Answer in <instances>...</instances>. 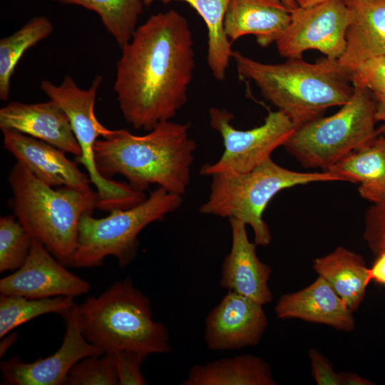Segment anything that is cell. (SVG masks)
<instances>
[{"label":"cell","instance_id":"cell-7","mask_svg":"<svg viewBox=\"0 0 385 385\" xmlns=\"http://www.w3.org/2000/svg\"><path fill=\"white\" fill-rule=\"evenodd\" d=\"M182 196L158 187L142 202L127 209L112 210L105 217L84 213L79 222L71 267H100L106 257L113 256L120 267H125L136 257L140 232L178 210L183 203Z\"/></svg>","mask_w":385,"mask_h":385},{"label":"cell","instance_id":"cell-31","mask_svg":"<svg viewBox=\"0 0 385 385\" xmlns=\"http://www.w3.org/2000/svg\"><path fill=\"white\" fill-rule=\"evenodd\" d=\"M364 239L376 257L385 252V200L366 211Z\"/></svg>","mask_w":385,"mask_h":385},{"label":"cell","instance_id":"cell-29","mask_svg":"<svg viewBox=\"0 0 385 385\" xmlns=\"http://www.w3.org/2000/svg\"><path fill=\"white\" fill-rule=\"evenodd\" d=\"M64 385H118L114 354L106 352L77 362L68 372Z\"/></svg>","mask_w":385,"mask_h":385},{"label":"cell","instance_id":"cell-18","mask_svg":"<svg viewBox=\"0 0 385 385\" xmlns=\"http://www.w3.org/2000/svg\"><path fill=\"white\" fill-rule=\"evenodd\" d=\"M274 312L281 319H299L344 332H351L355 327L353 312L320 276L308 287L282 295Z\"/></svg>","mask_w":385,"mask_h":385},{"label":"cell","instance_id":"cell-12","mask_svg":"<svg viewBox=\"0 0 385 385\" xmlns=\"http://www.w3.org/2000/svg\"><path fill=\"white\" fill-rule=\"evenodd\" d=\"M66 332L61 346L53 354L28 363L19 356L1 363L4 384L62 385L71 368L81 359L104 354L101 347L89 342L79 325L77 304L64 316Z\"/></svg>","mask_w":385,"mask_h":385},{"label":"cell","instance_id":"cell-37","mask_svg":"<svg viewBox=\"0 0 385 385\" xmlns=\"http://www.w3.org/2000/svg\"><path fill=\"white\" fill-rule=\"evenodd\" d=\"M17 337V334L16 332L9 333L8 336H4L3 341L0 343V356L2 357L6 352V351L10 348V346L14 343Z\"/></svg>","mask_w":385,"mask_h":385},{"label":"cell","instance_id":"cell-4","mask_svg":"<svg viewBox=\"0 0 385 385\" xmlns=\"http://www.w3.org/2000/svg\"><path fill=\"white\" fill-rule=\"evenodd\" d=\"M8 181L15 217L55 258L71 267L81 217L97 208L96 191L71 187L55 189L18 161Z\"/></svg>","mask_w":385,"mask_h":385},{"label":"cell","instance_id":"cell-35","mask_svg":"<svg viewBox=\"0 0 385 385\" xmlns=\"http://www.w3.org/2000/svg\"><path fill=\"white\" fill-rule=\"evenodd\" d=\"M369 270L371 281L385 285V252L377 256V259Z\"/></svg>","mask_w":385,"mask_h":385},{"label":"cell","instance_id":"cell-24","mask_svg":"<svg viewBox=\"0 0 385 385\" xmlns=\"http://www.w3.org/2000/svg\"><path fill=\"white\" fill-rule=\"evenodd\" d=\"M156 0H143L150 4ZM183 1L192 7L203 19L207 29V62L212 76L225 79L232 59V43L224 30V19L230 0H160Z\"/></svg>","mask_w":385,"mask_h":385},{"label":"cell","instance_id":"cell-15","mask_svg":"<svg viewBox=\"0 0 385 385\" xmlns=\"http://www.w3.org/2000/svg\"><path fill=\"white\" fill-rule=\"evenodd\" d=\"M4 148L37 178L53 188L89 190L91 180L66 153L14 130H3Z\"/></svg>","mask_w":385,"mask_h":385},{"label":"cell","instance_id":"cell-32","mask_svg":"<svg viewBox=\"0 0 385 385\" xmlns=\"http://www.w3.org/2000/svg\"><path fill=\"white\" fill-rule=\"evenodd\" d=\"M114 354L118 385H145L147 381L140 368L148 356L132 351H119Z\"/></svg>","mask_w":385,"mask_h":385},{"label":"cell","instance_id":"cell-27","mask_svg":"<svg viewBox=\"0 0 385 385\" xmlns=\"http://www.w3.org/2000/svg\"><path fill=\"white\" fill-rule=\"evenodd\" d=\"M76 304L74 297L58 296L31 299L18 295L0 296V338L37 317L57 313L64 316Z\"/></svg>","mask_w":385,"mask_h":385},{"label":"cell","instance_id":"cell-25","mask_svg":"<svg viewBox=\"0 0 385 385\" xmlns=\"http://www.w3.org/2000/svg\"><path fill=\"white\" fill-rule=\"evenodd\" d=\"M53 31L51 21L44 16H35L21 29L0 40V98L7 101L11 79L26 51L46 38Z\"/></svg>","mask_w":385,"mask_h":385},{"label":"cell","instance_id":"cell-23","mask_svg":"<svg viewBox=\"0 0 385 385\" xmlns=\"http://www.w3.org/2000/svg\"><path fill=\"white\" fill-rule=\"evenodd\" d=\"M183 385H276L269 364L245 354L195 364Z\"/></svg>","mask_w":385,"mask_h":385},{"label":"cell","instance_id":"cell-20","mask_svg":"<svg viewBox=\"0 0 385 385\" xmlns=\"http://www.w3.org/2000/svg\"><path fill=\"white\" fill-rule=\"evenodd\" d=\"M350 21L338 60L346 71L385 55V0H346Z\"/></svg>","mask_w":385,"mask_h":385},{"label":"cell","instance_id":"cell-2","mask_svg":"<svg viewBox=\"0 0 385 385\" xmlns=\"http://www.w3.org/2000/svg\"><path fill=\"white\" fill-rule=\"evenodd\" d=\"M190 126L170 120L141 135L123 129L111 130L94 145L98 171L107 179L120 175L140 192L157 185L183 195L190 182L197 149L190 135Z\"/></svg>","mask_w":385,"mask_h":385},{"label":"cell","instance_id":"cell-11","mask_svg":"<svg viewBox=\"0 0 385 385\" xmlns=\"http://www.w3.org/2000/svg\"><path fill=\"white\" fill-rule=\"evenodd\" d=\"M349 21L346 0L297 6L291 10L290 22L274 43L277 51L284 58H299L304 52L316 50L339 60L345 50Z\"/></svg>","mask_w":385,"mask_h":385},{"label":"cell","instance_id":"cell-21","mask_svg":"<svg viewBox=\"0 0 385 385\" xmlns=\"http://www.w3.org/2000/svg\"><path fill=\"white\" fill-rule=\"evenodd\" d=\"M341 181L360 183L359 193L368 201L385 200V135H379L371 143L352 151L327 170Z\"/></svg>","mask_w":385,"mask_h":385},{"label":"cell","instance_id":"cell-5","mask_svg":"<svg viewBox=\"0 0 385 385\" xmlns=\"http://www.w3.org/2000/svg\"><path fill=\"white\" fill-rule=\"evenodd\" d=\"M86 339L105 352L132 351L146 356L171 351L166 327L153 318L150 300L130 277L77 304Z\"/></svg>","mask_w":385,"mask_h":385},{"label":"cell","instance_id":"cell-16","mask_svg":"<svg viewBox=\"0 0 385 385\" xmlns=\"http://www.w3.org/2000/svg\"><path fill=\"white\" fill-rule=\"evenodd\" d=\"M229 222L232 243L222 264L220 287L262 305L270 303L273 296L268 282L272 268L257 257V245L250 241L247 225L234 218Z\"/></svg>","mask_w":385,"mask_h":385},{"label":"cell","instance_id":"cell-10","mask_svg":"<svg viewBox=\"0 0 385 385\" xmlns=\"http://www.w3.org/2000/svg\"><path fill=\"white\" fill-rule=\"evenodd\" d=\"M234 118L225 108H210V125L222 138L224 150L217 161L201 167V175L249 172L270 158L276 148L283 146L297 128L278 110L270 111L261 125L249 130L235 128L232 123Z\"/></svg>","mask_w":385,"mask_h":385},{"label":"cell","instance_id":"cell-1","mask_svg":"<svg viewBox=\"0 0 385 385\" xmlns=\"http://www.w3.org/2000/svg\"><path fill=\"white\" fill-rule=\"evenodd\" d=\"M121 48L113 89L124 119L150 130L188 101L195 66L192 33L175 10L152 15Z\"/></svg>","mask_w":385,"mask_h":385},{"label":"cell","instance_id":"cell-13","mask_svg":"<svg viewBox=\"0 0 385 385\" xmlns=\"http://www.w3.org/2000/svg\"><path fill=\"white\" fill-rule=\"evenodd\" d=\"M31 237V248L24 263L0 279L1 294L42 299L75 297L89 292L88 281L71 272L36 237Z\"/></svg>","mask_w":385,"mask_h":385},{"label":"cell","instance_id":"cell-34","mask_svg":"<svg viewBox=\"0 0 385 385\" xmlns=\"http://www.w3.org/2000/svg\"><path fill=\"white\" fill-rule=\"evenodd\" d=\"M376 103V119L381 122L377 128L379 135H385V91L372 93Z\"/></svg>","mask_w":385,"mask_h":385},{"label":"cell","instance_id":"cell-17","mask_svg":"<svg viewBox=\"0 0 385 385\" xmlns=\"http://www.w3.org/2000/svg\"><path fill=\"white\" fill-rule=\"evenodd\" d=\"M0 128L43 140L76 158L81 155L67 115L52 100L38 103H9L0 109Z\"/></svg>","mask_w":385,"mask_h":385},{"label":"cell","instance_id":"cell-30","mask_svg":"<svg viewBox=\"0 0 385 385\" xmlns=\"http://www.w3.org/2000/svg\"><path fill=\"white\" fill-rule=\"evenodd\" d=\"M353 87L372 93L385 91V55L371 58L347 71Z\"/></svg>","mask_w":385,"mask_h":385},{"label":"cell","instance_id":"cell-36","mask_svg":"<svg viewBox=\"0 0 385 385\" xmlns=\"http://www.w3.org/2000/svg\"><path fill=\"white\" fill-rule=\"evenodd\" d=\"M342 385H370L372 383L354 373L339 372Z\"/></svg>","mask_w":385,"mask_h":385},{"label":"cell","instance_id":"cell-9","mask_svg":"<svg viewBox=\"0 0 385 385\" xmlns=\"http://www.w3.org/2000/svg\"><path fill=\"white\" fill-rule=\"evenodd\" d=\"M103 77L96 76L87 89L80 88L73 78L66 76L60 85L48 80L41 82V88L50 100L58 104L67 115L74 135L81 149V155L76 158L88 172L91 183L98 194L97 208L111 211L132 207L146 198L143 192L133 189L129 184L103 177L96 168L94 145L98 138L106 136L111 129L98 120L95 103Z\"/></svg>","mask_w":385,"mask_h":385},{"label":"cell","instance_id":"cell-6","mask_svg":"<svg viewBox=\"0 0 385 385\" xmlns=\"http://www.w3.org/2000/svg\"><path fill=\"white\" fill-rule=\"evenodd\" d=\"M207 200L199 211L204 215L234 218L250 225L255 243L267 246L272 239L268 225L262 218L270 201L281 190L314 182L341 181L328 171L297 172L283 168L271 158L252 170L218 173L210 176Z\"/></svg>","mask_w":385,"mask_h":385},{"label":"cell","instance_id":"cell-14","mask_svg":"<svg viewBox=\"0 0 385 385\" xmlns=\"http://www.w3.org/2000/svg\"><path fill=\"white\" fill-rule=\"evenodd\" d=\"M268 324L263 305L232 291L207 314L204 339L212 351L257 345Z\"/></svg>","mask_w":385,"mask_h":385},{"label":"cell","instance_id":"cell-3","mask_svg":"<svg viewBox=\"0 0 385 385\" xmlns=\"http://www.w3.org/2000/svg\"><path fill=\"white\" fill-rule=\"evenodd\" d=\"M232 59L239 78L253 82L296 127L321 117L329 108L343 106L354 92L349 74L338 60L324 57L309 63L299 58L267 63L237 51Z\"/></svg>","mask_w":385,"mask_h":385},{"label":"cell","instance_id":"cell-33","mask_svg":"<svg viewBox=\"0 0 385 385\" xmlns=\"http://www.w3.org/2000/svg\"><path fill=\"white\" fill-rule=\"evenodd\" d=\"M312 376L318 385H342L339 372L334 371L332 364L317 349L309 350Z\"/></svg>","mask_w":385,"mask_h":385},{"label":"cell","instance_id":"cell-8","mask_svg":"<svg viewBox=\"0 0 385 385\" xmlns=\"http://www.w3.org/2000/svg\"><path fill=\"white\" fill-rule=\"evenodd\" d=\"M376 123L372 92L354 87L351 97L337 113L297 127L283 146L304 168L326 171L380 135Z\"/></svg>","mask_w":385,"mask_h":385},{"label":"cell","instance_id":"cell-28","mask_svg":"<svg viewBox=\"0 0 385 385\" xmlns=\"http://www.w3.org/2000/svg\"><path fill=\"white\" fill-rule=\"evenodd\" d=\"M32 245L31 233L14 216L0 218V272L16 271L29 256Z\"/></svg>","mask_w":385,"mask_h":385},{"label":"cell","instance_id":"cell-38","mask_svg":"<svg viewBox=\"0 0 385 385\" xmlns=\"http://www.w3.org/2000/svg\"><path fill=\"white\" fill-rule=\"evenodd\" d=\"M298 6L307 7L322 3L327 0H294Z\"/></svg>","mask_w":385,"mask_h":385},{"label":"cell","instance_id":"cell-26","mask_svg":"<svg viewBox=\"0 0 385 385\" xmlns=\"http://www.w3.org/2000/svg\"><path fill=\"white\" fill-rule=\"evenodd\" d=\"M96 12L120 47L128 43L143 12V0H53Z\"/></svg>","mask_w":385,"mask_h":385},{"label":"cell","instance_id":"cell-39","mask_svg":"<svg viewBox=\"0 0 385 385\" xmlns=\"http://www.w3.org/2000/svg\"><path fill=\"white\" fill-rule=\"evenodd\" d=\"M285 5L290 9L292 10L294 8L297 7L298 5L294 0H282Z\"/></svg>","mask_w":385,"mask_h":385},{"label":"cell","instance_id":"cell-22","mask_svg":"<svg viewBox=\"0 0 385 385\" xmlns=\"http://www.w3.org/2000/svg\"><path fill=\"white\" fill-rule=\"evenodd\" d=\"M313 269L324 278L351 312L363 302L371 281L361 255L343 247L313 261Z\"/></svg>","mask_w":385,"mask_h":385},{"label":"cell","instance_id":"cell-19","mask_svg":"<svg viewBox=\"0 0 385 385\" xmlns=\"http://www.w3.org/2000/svg\"><path fill=\"white\" fill-rule=\"evenodd\" d=\"M291 10L282 0H230L225 19V33L232 43L246 35L267 47L275 43L289 25Z\"/></svg>","mask_w":385,"mask_h":385}]
</instances>
